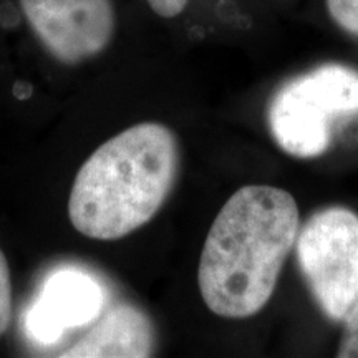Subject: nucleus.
Returning <instances> with one entry per match:
<instances>
[{
    "label": "nucleus",
    "mask_w": 358,
    "mask_h": 358,
    "mask_svg": "<svg viewBox=\"0 0 358 358\" xmlns=\"http://www.w3.org/2000/svg\"><path fill=\"white\" fill-rule=\"evenodd\" d=\"M301 214L294 196L274 186H244L217 213L198 266L206 307L222 319H248L274 295L297 241Z\"/></svg>",
    "instance_id": "f257e3e1"
},
{
    "label": "nucleus",
    "mask_w": 358,
    "mask_h": 358,
    "mask_svg": "<svg viewBox=\"0 0 358 358\" xmlns=\"http://www.w3.org/2000/svg\"><path fill=\"white\" fill-rule=\"evenodd\" d=\"M178 138L163 123H138L110 138L78 169L69 198L73 229L93 241H118L141 229L171 194Z\"/></svg>",
    "instance_id": "f03ea898"
},
{
    "label": "nucleus",
    "mask_w": 358,
    "mask_h": 358,
    "mask_svg": "<svg viewBox=\"0 0 358 358\" xmlns=\"http://www.w3.org/2000/svg\"><path fill=\"white\" fill-rule=\"evenodd\" d=\"M358 113V71L329 64L284 85L268 106L277 145L297 158H315L330 145L332 122Z\"/></svg>",
    "instance_id": "7ed1b4c3"
},
{
    "label": "nucleus",
    "mask_w": 358,
    "mask_h": 358,
    "mask_svg": "<svg viewBox=\"0 0 358 358\" xmlns=\"http://www.w3.org/2000/svg\"><path fill=\"white\" fill-rule=\"evenodd\" d=\"M295 249L322 312L342 322L358 299V216L340 206L322 209L299 232Z\"/></svg>",
    "instance_id": "20e7f679"
},
{
    "label": "nucleus",
    "mask_w": 358,
    "mask_h": 358,
    "mask_svg": "<svg viewBox=\"0 0 358 358\" xmlns=\"http://www.w3.org/2000/svg\"><path fill=\"white\" fill-rule=\"evenodd\" d=\"M45 50L65 65H78L108 48L116 15L111 0H19Z\"/></svg>",
    "instance_id": "39448f33"
},
{
    "label": "nucleus",
    "mask_w": 358,
    "mask_h": 358,
    "mask_svg": "<svg viewBox=\"0 0 358 358\" xmlns=\"http://www.w3.org/2000/svg\"><path fill=\"white\" fill-rule=\"evenodd\" d=\"M153 322L140 307L118 303L62 358H145L155 352Z\"/></svg>",
    "instance_id": "423d86ee"
},
{
    "label": "nucleus",
    "mask_w": 358,
    "mask_h": 358,
    "mask_svg": "<svg viewBox=\"0 0 358 358\" xmlns=\"http://www.w3.org/2000/svg\"><path fill=\"white\" fill-rule=\"evenodd\" d=\"M101 307V292L87 275L62 272L43 290L42 299L29 317L35 337L50 342L57 340L65 327L82 325L93 320Z\"/></svg>",
    "instance_id": "0eeeda50"
},
{
    "label": "nucleus",
    "mask_w": 358,
    "mask_h": 358,
    "mask_svg": "<svg viewBox=\"0 0 358 358\" xmlns=\"http://www.w3.org/2000/svg\"><path fill=\"white\" fill-rule=\"evenodd\" d=\"M12 322V279L8 261L0 249V337L7 332Z\"/></svg>",
    "instance_id": "6e6552de"
},
{
    "label": "nucleus",
    "mask_w": 358,
    "mask_h": 358,
    "mask_svg": "<svg viewBox=\"0 0 358 358\" xmlns=\"http://www.w3.org/2000/svg\"><path fill=\"white\" fill-rule=\"evenodd\" d=\"M327 8L340 29L358 37V0H327Z\"/></svg>",
    "instance_id": "1a4fd4ad"
},
{
    "label": "nucleus",
    "mask_w": 358,
    "mask_h": 358,
    "mask_svg": "<svg viewBox=\"0 0 358 358\" xmlns=\"http://www.w3.org/2000/svg\"><path fill=\"white\" fill-rule=\"evenodd\" d=\"M343 334L340 338L337 357L358 358V299L343 317Z\"/></svg>",
    "instance_id": "9d476101"
},
{
    "label": "nucleus",
    "mask_w": 358,
    "mask_h": 358,
    "mask_svg": "<svg viewBox=\"0 0 358 358\" xmlns=\"http://www.w3.org/2000/svg\"><path fill=\"white\" fill-rule=\"evenodd\" d=\"M189 0H148L150 7L153 8L155 13L164 19H173L185 10Z\"/></svg>",
    "instance_id": "9b49d317"
}]
</instances>
